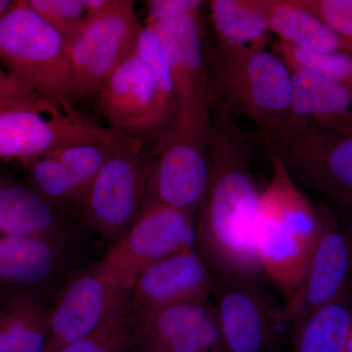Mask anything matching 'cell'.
Returning <instances> with one entry per match:
<instances>
[{
  "mask_svg": "<svg viewBox=\"0 0 352 352\" xmlns=\"http://www.w3.org/2000/svg\"><path fill=\"white\" fill-rule=\"evenodd\" d=\"M208 177L196 217L197 249L215 274L258 283L264 273L254 245L259 191L251 168L252 136L235 118L210 107Z\"/></svg>",
  "mask_w": 352,
  "mask_h": 352,
  "instance_id": "cell-1",
  "label": "cell"
},
{
  "mask_svg": "<svg viewBox=\"0 0 352 352\" xmlns=\"http://www.w3.org/2000/svg\"><path fill=\"white\" fill-rule=\"evenodd\" d=\"M272 177L259 197L254 245L264 275L286 300L302 283L318 241L316 207L270 154Z\"/></svg>",
  "mask_w": 352,
  "mask_h": 352,
  "instance_id": "cell-2",
  "label": "cell"
},
{
  "mask_svg": "<svg viewBox=\"0 0 352 352\" xmlns=\"http://www.w3.org/2000/svg\"><path fill=\"white\" fill-rule=\"evenodd\" d=\"M210 107L250 118L261 133L281 124L291 101V74L266 43L217 45L208 62Z\"/></svg>",
  "mask_w": 352,
  "mask_h": 352,
  "instance_id": "cell-3",
  "label": "cell"
},
{
  "mask_svg": "<svg viewBox=\"0 0 352 352\" xmlns=\"http://www.w3.org/2000/svg\"><path fill=\"white\" fill-rule=\"evenodd\" d=\"M261 138L298 186L325 194L342 207H351L352 113L282 122L261 133Z\"/></svg>",
  "mask_w": 352,
  "mask_h": 352,
  "instance_id": "cell-4",
  "label": "cell"
},
{
  "mask_svg": "<svg viewBox=\"0 0 352 352\" xmlns=\"http://www.w3.org/2000/svg\"><path fill=\"white\" fill-rule=\"evenodd\" d=\"M0 66L65 113L76 111L67 41L25 0L0 20Z\"/></svg>",
  "mask_w": 352,
  "mask_h": 352,
  "instance_id": "cell-5",
  "label": "cell"
},
{
  "mask_svg": "<svg viewBox=\"0 0 352 352\" xmlns=\"http://www.w3.org/2000/svg\"><path fill=\"white\" fill-rule=\"evenodd\" d=\"M151 152L140 139L126 138L102 166L85 198L78 224L112 247L134 223L144 201Z\"/></svg>",
  "mask_w": 352,
  "mask_h": 352,
  "instance_id": "cell-6",
  "label": "cell"
},
{
  "mask_svg": "<svg viewBox=\"0 0 352 352\" xmlns=\"http://www.w3.org/2000/svg\"><path fill=\"white\" fill-rule=\"evenodd\" d=\"M143 27L133 0H115L87 20L67 41L73 104L94 102L102 85L135 54Z\"/></svg>",
  "mask_w": 352,
  "mask_h": 352,
  "instance_id": "cell-7",
  "label": "cell"
},
{
  "mask_svg": "<svg viewBox=\"0 0 352 352\" xmlns=\"http://www.w3.org/2000/svg\"><path fill=\"white\" fill-rule=\"evenodd\" d=\"M85 245L39 236L0 235V300L56 302L69 278L87 265Z\"/></svg>",
  "mask_w": 352,
  "mask_h": 352,
  "instance_id": "cell-8",
  "label": "cell"
},
{
  "mask_svg": "<svg viewBox=\"0 0 352 352\" xmlns=\"http://www.w3.org/2000/svg\"><path fill=\"white\" fill-rule=\"evenodd\" d=\"M94 103L108 127L145 144L154 145L177 119L175 99L164 94L136 52L109 76Z\"/></svg>",
  "mask_w": 352,
  "mask_h": 352,
  "instance_id": "cell-9",
  "label": "cell"
},
{
  "mask_svg": "<svg viewBox=\"0 0 352 352\" xmlns=\"http://www.w3.org/2000/svg\"><path fill=\"white\" fill-rule=\"evenodd\" d=\"M207 131L173 124L153 145L142 208L168 206L197 217L208 184Z\"/></svg>",
  "mask_w": 352,
  "mask_h": 352,
  "instance_id": "cell-10",
  "label": "cell"
},
{
  "mask_svg": "<svg viewBox=\"0 0 352 352\" xmlns=\"http://www.w3.org/2000/svg\"><path fill=\"white\" fill-rule=\"evenodd\" d=\"M131 294L101 261L83 266L69 278L51 309L44 352L59 351L127 309Z\"/></svg>",
  "mask_w": 352,
  "mask_h": 352,
  "instance_id": "cell-11",
  "label": "cell"
},
{
  "mask_svg": "<svg viewBox=\"0 0 352 352\" xmlns=\"http://www.w3.org/2000/svg\"><path fill=\"white\" fill-rule=\"evenodd\" d=\"M145 25L156 34L170 72L177 103L175 124L208 126V59L204 52L201 10L178 14Z\"/></svg>",
  "mask_w": 352,
  "mask_h": 352,
  "instance_id": "cell-12",
  "label": "cell"
},
{
  "mask_svg": "<svg viewBox=\"0 0 352 352\" xmlns=\"http://www.w3.org/2000/svg\"><path fill=\"white\" fill-rule=\"evenodd\" d=\"M197 245L195 215L163 205H149L126 235L109 248L102 263L132 289L139 275L164 258Z\"/></svg>",
  "mask_w": 352,
  "mask_h": 352,
  "instance_id": "cell-13",
  "label": "cell"
},
{
  "mask_svg": "<svg viewBox=\"0 0 352 352\" xmlns=\"http://www.w3.org/2000/svg\"><path fill=\"white\" fill-rule=\"evenodd\" d=\"M45 116L32 111L0 109L1 163H19L80 143L113 139L122 133L100 126L78 110Z\"/></svg>",
  "mask_w": 352,
  "mask_h": 352,
  "instance_id": "cell-14",
  "label": "cell"
},
{
  "mask_svg": "<svg viewBox=\"0 0 352 352\" xmlns=\"http://www.w3.org/2000/svg\"><path fill=\"white\" fill-rule=\"evenodd\" d=\"M318 241L298 289L283 307L286 323L332 302L351 289V241L327 206L316 207Z\"/></svg>",
  "mask_w": 352,
  "mask_h": 352,
  "instance_id": "cell-15",
  "label": "cell"
},
{
  "mask_svg": "<svg viewBox=\"0 0 352 352\" xmlns=\"http://www.w3.org/2000/svg\"><path fill=\"white\" fill-rule=\"evenodd\" d=\"M131 352H224L214 303L208 298L131 316Z\"/></svg>",
  "mask_w": 352,
  "mask_h": 352,
  "instance_id": "cell-16",
  "label": "cell"
},
{
  "mask_svg": "<svg viewBox=\"0 0 352 352\" xmlns=\"http://www.w3.org/2000/svg\"><path fill=\"white\" fill-rule=\"evenodd\" d=\"M217 275L214 295L224 352H263L277 326L284 325L282 307H275L256 283Z\"/></svg>",
  "mask_w": 352,
  "mask_h": 352,
  "instance_id": "cell-17",
  "label": "cell"
},
{
  "mask_svg": "<svg viewBox=\"0 0 352 352\" xmlns=\"http://www.w3.org/2000/svg\"><path fill=\"white\" fill-rule=\"evenodd\" d=\"M217 275L200 251L184 250L146 268L129 296L131 316L182 303L208 300L214 295Z\"/></svg>",
  "mask_w": 352,
  "mask_h": 352,
  "instance_id": "cell-18",
  "label": "cell"
},
{
  "mask_svg": "<svg viewBox=\"0 0 352 352\" xmlns=\"http://www.w3.org/2000/svg\"><path fill=\"white\" fill-rule=\"evenodd\" d=\"M0 235L39 236L85 245L88 235L0 162Z\"/></svg>",
  "mask_w": 352,
  "mask_h": 352,
  "instance_id": "cell-19",
  "label": "cell"
},
{
  "mask_svg": "<svg viewBox=\"0 0 352 352\" xmlns=\"http://www.w3.org/2000/svg\"><path fill=\"white\" fill-rule=\"evenodd\" d=\"M289 74L291 101L282 122L351 115L352 88L307 69H294Z\"/></svg>",
  "mask_w": 352,
  "mask_h": 352,
  "instance_id": "cell-20",
  "label": "cell"
},
{
  "mask_svg": "<svg viewBox=\"0 0 352 352\" xmlns=\"http://www.w3.org/2000/svg\"><path fill=\"white\" fill-rule=\"evenodd\" d=\"M268 32L284 43L320 52L352 54V43L340 38L292 0H259Z\"/></svg>",
  "mask_w": 352,
  "mask_h": 352,
  "instance_id": "cell-21",
  "label": "cell"
},
{
  "mask_svg": "<svg viewBox=\"0 0 352 352\" xmlns=\"http://www.w3.org/2000/svg\"><path fill=\"white\" fill-rule=\"evenodd\" d=\"M351 289L295 321L294 352H342L352 332Z\"/></svg>",
  "mask_w": 352,
  "mask_h": 352,
  "instance_id": "cell-22",
  "label": "cell"
},
{
  "mask_svg": "<svg viewBox=\"0 0 352 352\" xmlns=\"http://www.w3.org/2000/svg\"><path fill=\"white\" fill-rule=\"evenodd\" d=\"M52 307L34 300H0V352H44Z\"/></svg>",
  "mask_w": 352,
  "mask_h": 352,
  "instance_id": "cell-23",
  "label": "cell"
},
{
  "mask_svg": "<svg viewBox=\"0 0 352 352\" xmlns=\"http://www.w3.org/2000/svg\"><path fill=\"white\" fill-rule=\"evenodd\" d=\"M217 45L267 43L270 32L259 0L208 1Z\"/></svg>",
  "mask_w": 352,
  "mask_h": 352,
  "instance_id": "cell-24",
  "label": "cell"
},
{
  "mask_svg": "<svg viewBox=\"0 0 352 352\" xmlns=\"http://www.w3.org/2000/svg\"><path fill=\"white\" fill-rule=\"evenodd\" d=\"M19 164L25 179L43 198L67 219L78 224L83 200L63 164L51 154L25 160Z\"/></svg>",
  "mask_w": 352,
  "mask_h": 352,
  "instance_id": "cell-25",
  "label": "cell"
},
{
  "mask_svg": "<svg viewBox=\"0 0 352 352\" xmlns=\"http://www.w3.org/2000/svg\"><path fill=\"white\" fill-rule=\"evenodd\" d=\"M127 138L129 136L120 133L113 139L80 143L51 154L63 164L65 170L71 176L82 196L83 205L88 191L102 166Z\"/></svg>",
  "mask_w": 352,
  "mask_h": 352,
  "instance_id": "cell-26",
  "label": "cell"
},
{
  "mask_svg": "<svg viewBox=\"0 0 352 352\" xmlns=\"http://www.w3.org/2000/svg\"><path fill=\"white\" fill-rule=\"evenodd\" d=\"M273 53L289 71L307 69L335 78L352 88V54L346 52H320L277 41L273 44Z\"/></svg>",
  "mask_w": 352,
  "mask_h": 352,
  "instance_id": "cell-27",
  "label": "cell"
},
{
  "mask_svg": "<svg viewBox=\"0 0 352 352\" xmlns=\"http://www.w3.org/2000/svg\"><path fill=\"white\" fill-rule=\"evenodd\" d=\"M56 352H131V315L120 312L82 339Z\"/></svg>",
  "mask_w": 352,
  "mask_h": 352,
  "instance_id": "cell-28",
  "label": "cell"
},
{
  "mask_svg": "<svg viewBox=\"0 0 352 352\" xmlns=\"http://www.w3.org/2000/svg\"><path fill=\"white\" fill-rule=\"evenodd\" d=\"M28 6L66 41L80 27L87 15L82 0H25Z\"/></svg>",
  "mask_w": 352,
  "mask_h": 352,
  "instance_id": "cell-29",
  "label": "cell"
},
{
  "mask_svg": "<svg viewBox=\"0 0 352 352\" xmlns=\"http://www.w3.org/2000/svg\"><path fill=\"white\" fill-rule=\"evenodd\" d=\"M0 109L32 111L46 116L65 113L62 109L36 94L22 80L0 66Z\"/></svg>",
  "mask_w": 352,
  "mask_h": 352,
  "instance_id": "cell-30",
  "label": "cell"
},
{
  "mask_svg": "<svg viewBox=\"0 0 352 352\" xmlns=\"http://www.w3.org/2000/svg\"><path fill=\"white\" fill-rule=\"evenodd\" d=\"M340 38L352 43L351 0H292Z\"/></svg>",
  "mask_w": 352,
  "mask_h": 352,
  "instance_id": "cell-31",
  "label": "cell"
},
{
  "mask_svg": "<svg viewBox=\"0 0 352 352\" xmlns=\"http://www.w3.org/2000/svg\"><path fill=\"white\" fill-rule=\"evenodd\" d=\"M205 1L201 0H148L147 19L145 25H153L157 21L178 14L201 10Z\"/></svg>",
  "mask_w": 352,
  "mask_h": 352,
  "instance_id": "cell-32",
  "label": "cell"
},
{
  "mask_svg": "<svg viewBox=\"0 0 352 352\" xmlns=\"http://www.w3.org/2000/svg\"><path fill=\"white\" fill-rule=\"evenodd\" d=\"M115 0H82L87 17L100 15L113 6Z\"/></svg>",
  "mask_w": 352,
  "mask_h": 352,
  "instance_id": "cell-33",
  "label": "cell"
},
{
  "mask_svg": "<svg viewBox=\"0 0 352 352\" xmlns=\"http://www.w3.org/2000/svg\"><path fill=\"white\" fill-rule=\"evenodd\" d=\"M15 1L16 0H0V20L12 8Z\"/></svg>",
  "mask_w": 352,
  "mask_h": 352,
  "instance_id": "cell-34",
  "label": "cell"
},
{
  "mask_svg": "<svg viewBox=\"0 0 352 352\" xmlns=\"http://www.w3.org/2000/svg\"><path fill=\"white\" fill-rule=\"evenodd\" d=\"M342 352H352V332L347 336Z\"/></svg>",
  "mask_w": 352,
  "mask_h": 352,
  "instance_id": "cell-35",
  "label": "cell"
}]
</instances>
